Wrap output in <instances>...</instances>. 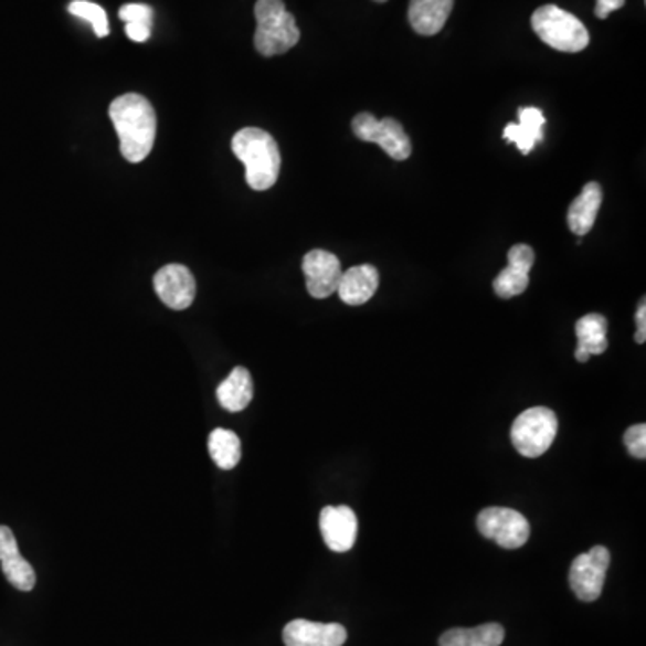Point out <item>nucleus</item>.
<instances>
[{
    "mask_svg": "<svg viewBox=\"0 0 646 646\" xmlns=\"http://www.w3.org/2000/svg\"><path fill=\"white\" fill-rule=\"evenodd\" d=\"M112 123L119 135L120 153L131 163L142 162L157 139V114L151 103L139 94L117 97L110 105Z\"/></svg>",
    "mask_w": 646,
    "mask_h": 646,
    "instance_id": "nucleus-1",
    "label": "nucleus"
},
{
    "mask_svg": "<svg viewBox=\"0 0 646 646\" xmlns=\"http://www.w3.org/2000/svg\"><path fill=\"white\" fill-rule=\"evenodd\" d=\"M232 151L246 168V183L254 191H268L280 174V151L268 131L243 128L232 139Z\"/></svg>",
    "mask_w": 646,
    "mask_h": 646,
    "instance_id": "nucleus-2",
    "label": "nucleus"
},
{
    "mask_svg": "<svg viewBox=\"0 0 646 646\" xmlns=\"http://www.w3.org/2000/svg\"><path fill=\"white\" fill-rule=\"evenodd\" d=\"M255 20V49L263 56L287 53L300 40L297 20L286 10L283 0H257Z\"/></svg>",
    "mask_w": 646,
    "mask_h": 646,
    "instance_id": "nucleus-3",
    "label": "nucleus"
},
{
    "mask_svg": "<svg viewBox=\"0 0 646 646\" xmlns=\"http://www.w3.org/2000/svg\"><path fill=\"white\" fill-rule=\"evenodd\" d=\"M531 28L546 45L560 53H580L589 45L585 25L559 6L548 4L536 10L531 14Z\"/></svg>",
    "mask_w": 646,
    "mask_h": 646,
    "instance_id": "nucleus-4",
    "label": "nucleus"
},
{
    "mask_svg": "<svg viewBox=\"0 0 646 646\" xmlns=\"http://www.w3.org/2000/svg\"><path fill=\"white\" fill-rule=\"evenodd\" d=\"M559 431V421L550 407L536 406L522 412L513 422L510 438L519 455L539 458L550 449Z\"/></svg>",
    "mask_w": 646,
    "mask_h": 646,
    "instance_id": "nucleus-5",
    "label": "nucleus"
},
{
    "mask_svg": "<svg viewBox=\"0 0 646 646\" xmlns=\"http://www.w3.org/2000/svg\"><path fill=\"white\" fill-rule=\"evenodd\" d=\"M478 530L505 550H517L530 539V522L513 508H485L478 516Z\"/></svg>",
    "mask_w": 646,
    "mask_h": 646,
    "instance_id": "nucleus-6",
    "label": "nucleus"
},
{
    "mask_svg": "<svg viewBox=\"0 0 646 646\" xmlns=\"http://www.w3.org/2000/svg\"><path fill=\"white\" fill-rule=\"evenodd\" d=\"M352 129L359 140L378 144L393 160H406L412 155V142L401 123L395 119L378 120L369 112L356 115Z\"/></svg>",
    "mask_w": 646,
    "mask_h": 646,
    "instance_id": "nucleus-7",
    "label": "nucleus"
},
{
    "mask_svg": "<svg viewBox=\"0 0 646 646\" xmlns=\"http://www.w3.org/2000/svg\"><path fill=\"white\" fill-rule=\"evenodd\" d=\"M608 565L611 553L605 546H593L587 553H582L573 560L570 585L580 602H596L600 599Z\"/></svg>",
    "mask_w": 646,
    "mask_h": 646,
    "instance_id": "nucleus-8",
    "label": "nucleus"
},
{
    "mask_svg": "<svg viewBox=\"0 0 646 646\" xmlns=\"http://www.w3.org/2000/svg\"><path fill=\"white\" fill-rule=\"evenodd\" d=\"M155 292L158 298L174 311L191 307L197 297V280L182 264H168L155 273Z\"/></svg>",
    "mask_w": 646,
    "mask_h": 646,
    "instance_id": "nucleus-9",
    "label": "nucleus"
},
{
    "mask_svg": "<svg viewBox=\"0 0 646 646\" xmlns=\"http://www.w3.org/2000/svg\"><path fill=\"white\" fill-rule=\"evenodd\" d=\"M301 272L306 275L307 293L315 298H327L338 292L343 269L340 258L335 254L326 250H313L304 257Z\"/></svg>",
    "mask_w": 646,
    "mask_h": 646,
    "instance_id": "nucleus-10",
    "label": "nucleus"
},
{
    "mask_svg": "<svg viewBox=\"0 0 646 646\" xmlns=\"http://www.w3.org/2000/svg\"><path fill=\"white\" fill-rule=\"evenodd\" d=\"M536 263V252L528 244H516L508 252V266L494 280V292L499 298H513L527 292L530 269Z\"/></svg>",
    "mask_w": 646,
    "mask_h": 646,
    "instance_id": "nucleus-11",
    "label": "nucleus"
},
{
    "mask_svg": "<svg viewBox=\"0 0 646 646\" xmlns=\"http://www.w3.org/2000/svg\"><path fill=\"white\" fill-rule=\"evenodd\" d=\"M320 531L327 548L336 553L352 550L358 537V517L345 505L326 507L320 512Z\"/></svg>",
    "mask_w": 646,
    "mask_h": 646,
    "instance_id": "nucleus-12",
    "label": "nucleus"
},
{
    "mask_svg": "<svg viewBox=\"0 0 646 646\" xmlns=\"http://www.w3.org/2000/svg\"><path fill=\"white\" fill-rule=\"evenodd\" d=\"M283 639L286 646H343L347 628L340 623L293 619L284 627Z\"/></svg>",
    "mask_w": 646,
    "mask_h": 646,
    "instance_id": "nucleus-13",
    "label": "nucleus"
},
{
    "mask_svg": "<svg viewBox=\"0 0 646 646\" xmlns=\"http://www.w3.org/2000/svg\"><path fill=\"white\" fill-rule=\"evenodd\" d=\"M0 568L8 582L19 591L28 593L36 585L33 565L20 553L19 542L8 527H0Z\"/></svg>",
    "mask_w": 646,
    "mask_h": 646,
    "instance_id": "nucleus-14",
    "label": "nucleus"
},
{
    "mask_svg": "<svg viewBox=\"0 0 646 646\" xmlns=\"http://www.w3.org/2000/svg\"><path fill=\"white\" fill-rule=\"evenodd\" d=\"M378 287V269L372 264H361L341 273L338 295L349 306H363L375 295Z\"/></svg>",
    "mask_w": 646,
    "mask_h": 646,
    "instance_id": "nucleus-15",
    "label": "nucleus"
},
{
    "mask_svg": "<svg viewBox=\"0 0 646 646\" xmlns=\"http://www.w3.org/2000/svg\"><path fill=\"white\" fill-rule=\"evenodd\" d=\"M455 0H412L407 8V20L422 36L441 33L449 19Z\"/></svg>",
    "mask_w": 646,
    "mask_h": 646,
    "instance_id": "nucleus-16",
    "label": "nucleus"
},
{
    "mask_svg": "<svg viewBox=\"0 0 646 646\" xmlns=\"http://www.w3.org/2000/svg\"><path fill=\"white\" fill-rule=\"evenodd\" d=\"M607 329L608 321L605 316L585 315L576 321V338H579V345H576V352L574 358L579 363H587L591 356H600L607 350Z\"/></svg>",
    "mask_w": 646,
    "mask_h": 646,
    "instance_id": "nucleus-17",
    "label": "nucleus"
},
{
    "mask_svg": "<svg viewBox=\"0 0 646 646\" xmlns=\"http://www.w3.org/2000/svg\"><path fill=\"white\" fill-rule=\"evenodd\" d=\"M603 192L600 183L589 182L582 189L576 200L571 203L570 211H568V223L573 234L582 235L589 234L593 229L596 215H599L600 205H602Z\"/></svg>",
    "mask_w": 646,
    "mask_h": 646,
    "instance_id": "nucleus-18",
    "label": "nucleus"
},
{
    "mask_svg": "<svg viewBox=\"0 0 646 646\" xmlns=\"http://www.w3.org/2000/svg\"><path fill=\"white\" fill-rule=\"evenodd\" d=\"M517 114H519V123L507 125L502 131V139L516 144L522 155H528L531 153V149L536 148V144L542 140V126L546 125L544 115L533 106L519 108Z\"/></svg>",
    "mask_w": 646,
    "mask_h": 646,
    "instance_id": "nucleus-19",
    "label": "nucleus"
},
{
    "mask_svg": "<svg viewBox=\"0 0 646 646\" xmlns=\"http://www.w3.org/2000/svg\"><path fill=\"white\" fill-rule=\"evenodd\" d=\"M215 395L226 412H243L244 407H248L250 402L254 399V381H252L248 370L244 367H235L229 373V378L218 386Z\"/></svg>",
    "mask_w": 646,
    "mask_h": 646,
    "instance_id": "nucleus-20",
    "label": "nucleus"
},
{
    "mask_svg": "<svg viewBox=\"0 0 646 646\" xmlns=\"http://www.w3.org/2000/svg\"><path fill=\"white\" fill-rule=\"evenodd\" d=\"M505 628L499 623H485L474 628H451L441 637V646H501Z\"/></svg>",
    "mask_w": 646,
    "mask_h": 646,
    "instance_id": "nucleus-21",
    "label": "nucleus"
},
{
    "mask_svg": "<svg viewBox=\"0 0 646 646\" xmlns=\"http://www.w3.org/2000/svg\"><path fill=\"white\" fill-rule=\"evenodd\" d=\"M209 453L220 469H234L241 459L240 436L235 435L234 431L218 427L209 436Z\"/></svg>",
    "mask_w": 646,
    "mask_h": 646,
    "instance_id": "nucleus-22",
    "label": "nucleus"
},
{
    "mask_svg": "<svg viewBox=\"0 0 646 646\" xmlns=\"http://www.w3.org/2000/svg\"><path fill=\"white\" fill-rule=\"evenodd\" d=\"M119 19L126 22V34L129 40L142 43L151 36L153 10L146 4H125L119 10Z\"/></svg>",
    "mask_w": 646,
    "mask_h": 646,
    "instance_id": "nucleus-23",
    "label": "nucleus"
},
{
    "mask_svg": "<svg viewBox=\"0 0 646 646\" xmlns=\"http://www.w3.org/2000/svg\"><path fill=\"white\" fill-rule=\"evenodd\" d=\"M68 11H71L74 17H80V19L86 20V22H91L92 28H94V33L99 39H105L110 33V28H108V17H106V11L100 8L99 4L96 2H88V0H74L68 6Z\"/></svg>",
    "mask_w": 646,
    "mask_h": 646,
    "instance_id": "nucleus-24",
    "label": "nucleus"
},
{
    "mask_svg": "<svg viewBox=\"0 0 646 646\" xmlns=\"http://www.w3.org/2000/svg\"><path fill=\"white\" fill-rule=\"evenodd\" d=\"M623 442L627 445V451L634 458H646V426L645 424H636V426L628 427L623 436Z\"/></svg>",
    "mask_w": 646,
    "mask_h": 646,
    "instance_id": "nucleus-25",
    "label": "nucleus"
},
{
    "mask_svg": "<svg viewBox=\"0 0 646 646\" xmlns=\"http://www.w3.org/2000/svg\"><path fill=\"white\" fill-rule=\"evenodd\" d=\"M623 6H625V0H596L594 13L599 19H607L608 14L622 10Z\"/></svg>",
    "mask_w": 646,
    "mask_h": 646,
    "instance_id": "nucleus-26",
    "label": "nucleus"
},
{
    "mask_svg": "<svg viewBox=\"0 0 646 646\" xmlns=\"http://www.w3.org/2000/svg\"><path fill=\"white\" fill-rule=\"evenodd\" d=\"M636 321H637L636 341H637V343L642 345V343H645V341H646V304H645V298H643L642 304H639V309H637Z\"/></svg>",
    "mask_w": 646,
    "mask_h": 646,
    "instance_id": "nucleus-27",
    "label": "nucleus"
},
{
    "mask_svg": "<svg viewBox=\"0 0 646 646\" xmlns=\"http://www.w3.org/2000/svg\"><path fill=\"white\" fill-rule=\"evenodd\" d=\"M375 2H386V0H375Z\"/></svg>",
    "mask_w": 646,
    "mask_h": 646,
    "instance_id": "nucleus-28",
    "label": "nucleus"
}]
</instances>
